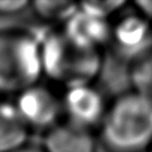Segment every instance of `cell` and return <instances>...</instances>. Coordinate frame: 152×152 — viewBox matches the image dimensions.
Masks as SVG:
<instances>
[{"label":"cell","instance_id":"cell-1","mask_svg":"<svg viewBox=\"0 0 152 152\" xmlns=\"http://www.w3.org/2000/svg\"><path fill=\"white\" fill-rule=\"evenodd\" d=\"M96 137L105 152H148L152 147V97L132 89L111 97Z\"/></svg>","mask_w":152,"mask_h":152},{"label":"cell","instance_id":"cell-2","mask_svg":"<svg viewBox=\"0 0 152 152\" xmlns=\"http://www.w3.org/2000/svg\"><path fill=\"white\" fill-rule=\"evenodd\" d=\"M43 79L63 89L97 83L104 67V51L83 45L60 28H39Z\"/></svg>","mask_w":152,"mask_h":152},{"label":"cell","instance_id":"cell-3","mask_svg":"<svg viewBox=\"0 0 152 152\" xmlns=\"http://www.w3.org/2000/svg\"><path fill=\"white\" fill-rule=\"evenodd\" d=\"M43 81L39 28L0 29V97Z\"/></svg>","mask_w":152,"mask_h":152},{"label":"cell","instance_id":"cell-4","mask_svg":"<svg viewBox=\"0 0 152 152\" xmlns=\"http://www.w3.org/2000/svg\"><path fill=\"white\" fill-rule=\"evenodd\" d=\"M12 99L32 134L45 135L64 121L61 92H58L56 87L50 83L40 81Z\"/></svg>","mask_w":152,"mask_h":152},{"label":"cell","instance_id":"cell-5","mask_svg":"<svg viewBox=\"0 0 152 152\" xmlns=\"http://www.w3.org/2000/svg\"><path fill=\"white\" fill-rule=\"evenodd\" d=\"M107 50L119 61L132 64L152 51V24L128 4L111 21Z\"/></svg>","mask_w":152,"mask_h":152},{"label":"cell","instance_id":"cell-6","mask_svg":"<svg viewBox=\"0 0 152 152\" xmlns=\"http://www.w3.org/2000/svg\"><path fill=\"white\" fill-rule=\"evenodd\" d=\"M110 99L97 83L68 87L61 91L64 121L96 134Z\"/></svg>","mask_w":152,"mask_h":152},{"label":"cell","instance_id":"cell-7","mask_svg":"<svg viewBox=\"0 0 152 152\" xmlns=\"http://www.w3.org/2000/svg\"><path fill=\"white\" fill-rule=\"evenodd\" d=\"M111 21L83 11L77 3L76 11L59 28L80 44L104 51L110 40Z\"/></svg>","mask_w":152,"mask_h":152},{"label":"cell","instance_id":"cell-8","mask_svg":"<svg viewBox=\"0 0 152 152\" xmlns=\"http://www.w3.org/2000/svg\"><path fill=\"white\" fill-rule=\"evenodd\" d=\"M44 152H97L96 134L88 129L61 121L59 126L43 135Z\"/></svg>","mask_w":152,"mask_h":152},{"label":"cell","instance_id":"cell-9","mask_svg":"<svg viewBox=\"0 0 152 152\" xmlns=\"http://www.w3.org/2000/svg\"><path fill=\"white\" fill-rule=\"evenodd\" d=\"M31 136L13 99L0 97V152H13L29 144Z\"/></svg>","mask_w":152,"mask_h":152},{"label":"cell","instance_id":"cell-10","mask_svg":"<svg viewBox=\"0 0 152 152\" xmlns=\"http://www.w3.org/2000/svg\"><path fill=\"white\" fill-rule=\"evenodd\" d=\"M77 3L63 0H36L31 1L29 10L34 16L45 27L59 28L76 11Z\"/></svg>","mask_w":152,"mask_h":152},{"label":"cell","instance_id":"cell-11","mask_svg":"<svg viewBox=\"0 0 152 152\" xmlns=\"http://www.w3.org/2000/svg\"><path fill=\"white\" fill-rule=\"evenodd\" d=\"M129 89L152 97V51L128 66Z\"/></svg>","mask_w":152,"mask_h":152},{"label":"cell","instance_id":"cell-12","mask_svg":"<svg viewBox=\"0 0 152 152\" xmlns=\"http://www.w3.org/2000/svg\"><path fill=\"white\" fill-rule=\"evenodd\" d=\"M129 3L127 1H86L79 3V7L88 13L99 16L102 19L112 20L118 16L121 11L128 7Z\"/></svg>","mask_w":152,"mask_h":152},{"label":"cell","instance_id":"cell-13","mask_svg":"<svg viewBox=\"0 0 152 152\" xmlns=\"http://www.w3.org/2000/svg\"><path fill=\"white\" fill-rule=\"evenodd\" d=\"M29 0H0V16H16L29 10Z\"/></svg>","mask_w":152,"mask_h":152},{"label":"cell","instance_id":"cell-14","mask_svg":"<svg viewBox=\"0 0 152 152\" xmlns=\"http://www.w3.org/2000/svg\"><path fill=\"white\" fill-rule=\"evenodd\" d=\"M129 5L135 12H137L148 23L152 24V0H137V1L129 3Z\"/></svg>","mask_w":152,"mask_h":152},{"label":"cell","instance_id":"cell-15","mask_svg":"<svg viewBox=\"0 0 152 152\" xmlns=\"http://www.w3.org/2000/svg\"><path fill=\"white\" fill-rule=\"evenodd\" d=\"M13 152H44V150L42 148V145H35V144H27L24 147L19 148V150L13 151Z\"/></svg>","mask_w":152,"mask_h":152},{"label":"cell","instance_id":"cell-16","mask_svg":"<svg viewBox=\"0 0 152 152\" xmlns=\"http://www.w3.org/2000/svg\"><path fill=\"white\" fill-rule=\"evenodd\" d=\"M148 152H152V147H151V148H150V151H148Z\"/></svg>","mask_w":152,"mask_h":152}]
</instances>
